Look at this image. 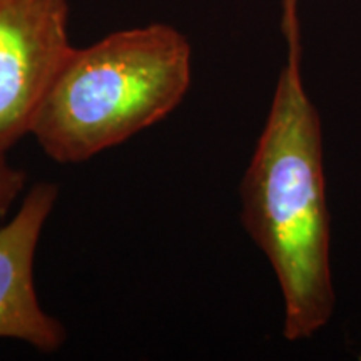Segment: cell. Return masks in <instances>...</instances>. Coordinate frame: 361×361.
I'll list each match as a JSON object with an SVG mask.
<instances>
[{"mask_svg": "<svg viewBox=\"0 0 361 361\" xmlns=\"http://www.w3.org/2000/svg\"><path fill=\"white\" fill-rule=\"evenodd\" d=\"M67 0H0V149L30 134L74 45Z\"/></svg>", "mask_w": 361, "mask_h": 361, "instance_id": "cell-3", "label": "cell"}, {"mask_svg": "<svg viewBox=\"0 0 361 361\" xmlns=\"http://www.w3.org/2000/svg\"><path fill=\"white\" fill-rule=\"evenodd\" d=\"M191 85V44L168 24L74 47L35 114L45 156L78 164L166 119Z\"/></svg>", "mask_w": 361, "mask_h": 361, "instance_id": "cell-2", "label": "cell"}, {"mask_svg": "<svg viewBox=\"0 0 361 361\" xmlns=\"http://www.w3.org/2000/svg\"><path fill=\"white\" fill-rule=\"evenodd\" d=\"M59 197L57 184L29 189L16 216L0 228V338L24 341L40 353L64 346V324L39 303L34 261L40 234Z\"/></svg>", "mask_w": 361, "mask_h": 361, "instance_id": "cell-4", "label": "cell"}, {"mask_svg": "<svg viewBox=\"0 0 361 361\" xmlns=\"http://www.w3.org/2000/svg\"><path fill=\"white\" fill-rule=\"evenodd\" d=\"M281 29L288 40V61L301 64V40L300 22H298V0H283Z\"/></svg>", "mask_w": 361, "mask_h": 361, "instance_id": "cell-6", "label": "cell"}, {"mask_svg": "<svg viewBox=\"0 0 361 361\" xmlns=\"http://www.w3.org/2000/svg\"><path fill=\"white\" fill-rule=\"evenodd\" d=\"M243 224L273 266L284 300V336L310 338L335 308L322 123L301 64L279 75L268 121L241 183Z\"/></svg>", "mask_w": 361, "mask_h": 361, "instance_id": "cell-1", "label": "cell"}, {"mask_svg": "<svg viewBox=\"0 0 361 361\" xmlns=\"http://www.w3.org/2000/svg\"><path fill=\"white\" fill-rule=\"evenodd\" d=\"M27 174L11 164L7 151L0 149V221L6 218L11 207L24 192Z\"/></svg>", "mask_w": 361, "mask_h": 361, "instance_id": "cell-5", "label": "cell"}]
</instances>
